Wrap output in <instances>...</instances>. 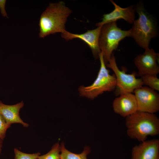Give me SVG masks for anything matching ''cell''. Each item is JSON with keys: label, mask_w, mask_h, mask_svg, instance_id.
I'll use <instances>...</instances> for the list:
<instances>
[{"label": "cell", "mask_w": 159, "mask_h": 159, "mask_svg": "<svg viewBox=\"0 0 159 159\" xmlns=\"http://www.w3.org/2000/svg\"><path fill=\"white\" fill-rule=\"evenodd\" d=\"M138 111L155 114L159 110V95L147 87H142L134 91Z\"/></svg>", "instance_id": "obj_7"}, {"label": "cell", "mask_w": 159, "mask_h": 159, "mask_svg": "<svg viewBox=\"0 0 159 159\" xmlns=\"http://www.w3.org/2000/svg\"><path fill=\"white\" fill-rule=\"evenodd\" d=\"M114 5L115 8L111 12L104 14L102 18V21L97 23L95 25L101 26L103 25L116 21L120 19H122L130 24H132L134 21L135 10L133 6H129L126 8H122L117 4L113 1L110 0Z\"/></svg>", "instance_id": "obj_12"}, {"label": "cell", "mask_w": 159, "mask_h": 159, "mask_svg": "<svg viewBox=\"0 0 159 159\" xmlns=\"http://www.w3.org/2000/svg\"><path fill=\"white\" fill-rule=\"evenodd\" d=\"M14 159H38L40 153L29 154L21 152L16 148L14 149Z\"/></svg>", "instance_id": "obj_17"}, {"label": "cell", "mask_w": 159, "mask_h": 159, "mask_svg": "<svg viewBox=\"0 0 159 159\" xmlns=\"http://www.w3.org/2000/svg\"><path fill=\"white\" fill-rule=\"evenodd\" d=\"M3 143V140L0 139V155L2 151Z\"/></svg>", "instance_id": "obj_20"}, {"label": "cell", "mask_w": 159, "mask_h": 159, "mask_svg": "<svg viewBox=\"0 0 159 159\" xmlns=\"http://www.w3.org/2000/svg\"><path fill=\"white\" fill-rule=\"evenodd\" d=\"M130 30L125 31L119 28L116 21L101 26L99 38V45L106 64L110 59L113 51L117 49L120 41L130 37Z\"/></svg>", "instance_id": "obj_5"}, {"label": "cell", "mask_w": 159, "mask_h": 159, "mask_svg": "<svg viewBox=\"0 0 159 159\" xmlns=\"http://www.w3.org/2000/svg\"><path fill=\"white\" fill-rule=\"evenodd\" d=\"M72 12L63 1L50 3L40 18L39 37L43 38L51 34L64 32L67 18Z\"/></svg>", "instance_id": "obj_1"}, {"label": "cell", "mask_w": 159, "mask_h": 159, "mask_svg": "<svg viewBox=\"0 0 159 159\" xmlns=\"http://www.w3.org/2000/svg\"><path fill=\"white\" fill-rule=\"evenodd\" d=\"M24 105L23 101L16 104L9 105L3 103L0 100V114L6 122L10 125L19 123L24 127H28L29 124L24 122L19 115V111Z\"/></svg>", "instance_id": "obj_13"}, {"label": "cell", "mask_w": 159, "mask_h": 159, "mask_svg": "<svg viewBox=\"0 0 159 159\" xmlns=\"http://www.w3.org/2000/svg\"><path fill=\"white\" fill-rule=\"evenodd\" d=\"M143 85H146L149 87L154 90L159 91V79L152 75H147L141 77Z\"/></svg>", "instance_id": "obj_15"}, {"label": "cell", "mask_w": 159, "mask_h": 159, "mask_svg": "<svg viewBox=\"0 0 159 159\" xmlns=\"http://www.w3.org/2000/svg\"><path fill=\"white\" fill-rule=\"evenodd\" d=\"M101 27L98 26L94 29L88 30L81 34L72 33L66 30L61 34V36L67 41L75 38L83 41L90 48L94 58L98 59L101 52L99 45V38Z\"/></svg>", "instance_id": "obj_9"}, {"label": "cell", "mask_w": 159, "mask_h": 159, "mask_svg": "<svg viewBox=\"0 0 159 159\" xmlns=\"http://www.w3.org/2000/svg\"><path fill=\"white\" fill-rule=\"evenodd\" d=\"M61 159H87V156L91 152L90 148L87 146L85 147L83 151L80 154L71 152L65 147L64 142L60 146Z\"/></svg>", "instance_id": "obj_14"}, {"label": "cell", "mask_w": 159, "mask_h": 159, "mask_svg": "<svg viewBox=\"0 0 159 159\" xmlns=\"http://www.w3.org/2000/svg\"><path fill=\"white\" fill-rule=\"evenodd\" d=\"M134 8L138 18L134 21L132 28L129 29L130 37L145 49L149 48L151 39L156 36L157 27L153 17L147 12L143 5L139 4Z\"/></svg>", "instance_id": "obj_3"}, {"label": "cell", "mask_w": 159, "mask_h": 159, "mask_svg": "<svg viewBox=\"0 0 159 159\" xmlns=\"http://www.w3.org/2000/svg\"><path fill=\"white\" fill-rule=\"evenodd\" d=\"M131 159H159V140H146L134 146Z\"/></svg>", "instance_id": "obj_10"}, {"label": "cell", "mask_w": 159, "mask_h": 159, "mask_svg": "<svg viewBox=\"0 0 159 159\" xmlns=\"http://www.w3.org/2000/svg\"><path fill=\"white\" fill-rule=\"evenodd\" d=\"M6 1L0 0V9L2 15L4 16L7 17V14L5 10V5Z\"/></svg>", "instance_id": "obj_19"}, {"label": "cell", "mask_w": 159, "mask_h": 159, "mask_svg": "<svg viewBox=\"0 0 159 159\" xmlns=\"http://www.w3.org/2000/svg\"><path fill=\"white\" fill-rule=\"evenodd\" d=\"M6 122L3 116L0 114V139L3 140L6 136L7 130L11 126Z\"/></svg>", "instance_id": "obj_18"}, {"label": "cell", "mask_w": 159, "mask_h": 159, "mask_svg": "<svg viewBox=\"0 0 159 159\" xmlns=\"http://www.w3.org/2000/svg\"><path fill=\"white\" fill-rule=\"evenodd\" d=\"M159 54L153 49H145L144 52L136 56L134 63L138 69V76L142 77L147 75L157 76L159 72L157 63Z\"/></svg>", "instance_id": "obj_8"}, {"label": "cell", "mask_w": 159, "mask_h": 159, "mask_svg": "<svg viewBox=\"0 0 159 159\" xmlns=\"http://www.w3.org/2000/svg\"><path fill=\"white\" fill-rule=\"evenodd\" d=\"M100 65L97 77L90 85L80 86L78 89L80 96L93 100L105 92H110L115 88L116 81L114 74L111 75L106 67L102 54L99 56Z\"/></svg>", "instance_id": "obj_4"}, {"label": "cell", "mask_w": 159, "mask_h": 159, "mask_svg": "<svg viewBox=\"0 0 159 159\" xmlns=\"http://www.w3.org/2000/svg\"><path fill=\"white\" fill-rule=\"evenodd\" d=\"M112 107L115 113L125 118L138 111L135 96L131 93H123L116 98Z\"/></svg>", "instance_id": "obj_11"}, {"label": "cell", "mask_w": 159, "mask_h": 159, "mask_svg": "<svg viewBox=\"0 0 159 159\" xmlns=\"http://www.w3.org/2000/svg\"><path fill=\"white\" fill-rule=\"evenodd\" d=\"M106 65L114 73L116 81L115 93L117 96L124 93L133 92L135 90L142 87L143 85L141 78L136 77L135 73L127 74L125 70H121L119 69L113 54Z\"/></svg>", "instance_id": "obj_6"}, {"label": "cell", "mask_w": 159, "mask_h": 159, "mask_svg": "<svg viewBox=\"0 0 159 159\" xmlns=\"http://www.w3.org/2000/svg\"><path fill=\"white\" fill-rule=\"evenodd\" d=\"M60 146L58 142L54 144L46 154L39 155L38 159H61Z\"/></svg>", "instance_id": "obj_16"}, {"label": "cell", "mask_w": 159, "mask_h": 159, "mask_svg": "<svg viewBox=\"0 0 159 159\" xmlns=\"http://www.w3.org/2000/svg\"><path fill=\"white\" fill-rule=\"evenodd\" d=\"M125 119L126 133L132 139L141 142L159 134V119L155 114L137 111Z\"/></svg>", "instance_id": "obj_2"}]
</instances>
